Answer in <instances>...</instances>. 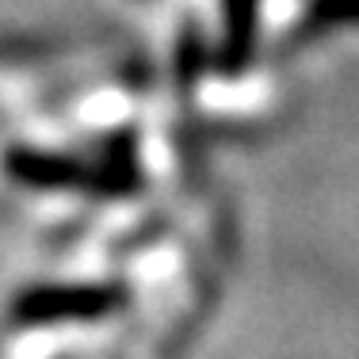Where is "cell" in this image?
Returning <instances> with one entry per match:
<instances>
[{
    "label": "cell",
    "instance_id": "6da1fadb",
    "mask_svg": "<svg viewBox=\"0 0 359 359\" xmlns=\"http://www.w3.org/2000/svg\"><path fill=\"white\" fill-rule=\"evenodd\" d=\"M226 39H222V62L226 69H241L252 50V31H256V0H226Z\"/></svg>",
    "mask_w": 359,
    "mask_h": 359
}]
</instances>
